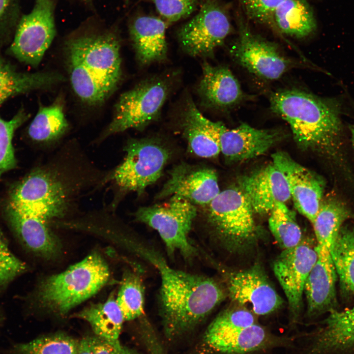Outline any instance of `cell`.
I'll use <instances>...</instances> for the list:
<instances>
[{
    "label": "cell",
    "mask_w": 354,
    "mask_h": 354,
    "mask_svg": "<svg viewBox=\"0 0 354 354\" xmlns=\"http://www.w3.org/2000/svg\"><path fill=\"white\" fill-rule=\"evenodd\" d=\"M130 244L159 271L161 316L168 338H175L192 330L224 299L222 289L213 279L173 268L152 249Z\"/></svg>",
    "instance_id": "6da1fadb"
},
{
    "label": "cell",
    "mask_w": 354,
    "mask_h": 354,
    "mask_svg": "<svg viewBox=\"0 0 354 354\" xmlns=\"http://www.w3.org/2000/svg\"><path fill=\"white\" fill-rule=\"evenodd\" d=\"M120 42L114 28L84 30L64 44L72 88L84 103L95 106L116 89L122 76Z\"/></svg>",
    "instance_id": "7a4b0ae2"
},
{
    "label": "cell",
    "mask_w": 354,
    "mask_h": 354,
    "mask_svg": "<svg viewBox=\"0 0 354 354\" xmlns=\"http://www.w3.org/2000/svg\"><path fill=\"white\" fill-rule=\"evenodd\" d=\"M270 104L272 111L288 123L302 149L329 152L338 143L342 124L340 106L335 99L290 89L273 93Z\"/></svg>",
    "instance_id": "3957f363"
},
{
    "label": "cell",
    "mask_w": 354,
    "mask_h": 354,
    "mask_svg": "<svg viewBox=\"0 0 354 354\" xmlns=\"http://www.w3.org/2000/svg\"><path fill=\"white\" fill-rule=\"evenodd\" d=\"M110 277L105 260L93 252L63 272L43 279L38 288V301L47 313L63 317L97 293Z\"/></svg>",
    "instance_id": "277c9868"
},
{
    "label": "cell",
    "mask_w": 354,
    "mask_h": 354,
    "mask_svg": "<svg viewBox=\"0 0 354 354\" xmlns=\"http://www.w3.org/2000/svg\"><path fill=\"white\" fill-rule=\"evenodd\" d=\"M205 207L207 224L228 250L239 252L256 242L258 230L254 211L239 186H231L220 191Z\"/></svg>",
    "instance_id": "5b68a950"
},
{
    "label": "cell",
    "mask_w": 354,
    "mask_h": 354,
    "mask_svg": "<svg viewBox=\"0 0 354 354\" xmlns=\"http://www.w3.org/2000/svg\"><path fill=\"white\" fill-rule=\"evenodd\" d=\"M123 150V161L102 180L115 185L118 196L130 192L142 195L161 177L172 154L169 147L155 138L130 139Z\"/></svg>",
    "instance_id": "8992f818"
},
{
    "label": "cell",
    "mask_w": 354,
    "mask_h": 354,
    "mask_svg": "<svg viewBox=\"0 0 354 354\" xmlns=\"http://www.w3.org/2000/svg\"><path fill=\"white\" fill-rule=\"evenodd\" d=\"M170 90L168 80L155 77L122 93L115 105L113 119L100 140L129 129H144L158 118Z\"/></svg>",
    "instance_id": "52a82bcc"
},
{
    "label": "cell",
    "mask_w": 354,
    "mask_h": 354,
    "mask_svg": "<svg viewBox=\"0 0 354 354\" xmlns=\"http://www.w3.org/2000/svg\"><path fill=\"white\" fill-rule=\"evenodd\" d=\"M197 214L196 205L173 196L165 202L139 208L134 216L158 233L169 253L179 252L189 258L195 253L188 235Z\"/></svg>",
    "instance_id": "ba28073f"
},
{
    "label": "cell",
    "mask_w": 354,
    "mask_h": 354,
    "mask_svg": "<svg viewBox=\"0 0 354 354\" xmlns=\"http://www.w3.org/2000/svg\"><path fill=\"white\" fill-rule=\"evenodd\" d=\"M57 2L35 0L31 10L22 14L7 47L9 55L33 67L39 65L56 36Z\"/></svg>",
    "instance_id": "9c48e42d"
},
{
    "label": "cell",
    "mask_w": 354,
    "mask_h": 354,
    "mask_svg": "<svg viewBox=\"0 0 354 354\" xmlns=\"http://www.w3.org/2000/svg\"><path fill=\"white\" fill-rule=\"evenodd\" d=\"M230 31L224 9L216 0H207L197 14L179 29L177 38L188 55L207 57L224 43Z\"/></svg>",
    "instance_id": "30bf717a"
},
{
    "label": "cell",
    "mask_w": 354,
    "mask_h": 354,
    "mask_svg": "<svg viewBox=\"0 0 354 354\" xmlns=\"http://www.w3.org/2000/svg\"><path fill=\"white\" fill-rule=\"evenodd\" d=\"M7 209L13 228L30 250L46 259L59 256L61 244L50 228L51 219L44 210L13 195Z\"/></svg>",
    "instance_id": "8fae6325"
},
{
    "label": "cell",
    "mask_w": 354,
    "mask_h": 354,
    "mask_svg": "<svg viewBox=\"0 0 354 354\" xmlns=\"http://www.w3.org/2000/svg\"><path fill=\"white\" fill-rule=\"evenodd\" d=\"M231 53L249 72L267 80L280 78L291 67V60L282 54L275 43L252 32L241 19L238 37Z\"/></svg>",
    "instance_id": "7c38bea8"
},
{
    "label": "cell",
    "mask_w": 354,
    "mask_h": 354,
    "mask_svg": "<svg viewBox=\"0 0 354 354\" xmlns=\"http://www.w3.org/2000/svg\"><path fill=\"white\" fill-rule=\"evenodd\" d=\"M317 257L316 245L310 239L303 238L296 246L283 250L273 264L275 276L288 299L294 321L299 316L305 284Z\"/></svg>",
    "instance_id": "4fadbf2b"
},
{
    "label": "cell",
    "mask_w": 354,
    "mask_h": 354,
    "mask_svg": "<svg viewBox=\"0 0 354 354\" xmlns=\"http://www.w3.org/2000/svg\"><path fill=\"white\" fill-rule=\"evenodd\" d=\"M169 177L157 194V199L177 196L195 205L205 206L219 193L216 172L207 166L186 163L175 166Z\"/></svg>",
    "instance_id": "5bb4252c"
},
{
    "label": "cell",
    "mask_w": 354,
    "mask_h": 354,
    "mask_svg": "<svg viewBox=\"0 0 354 354\" xmlns=\"http://www.w3.org/2000/svg\"><path fill=\"white\" fill-rule=\"evenodd\" d=\"M272 158L287 181L295 208L312 223L323 202V178L284 152H276Z\"/></svg>",
    "instance_id": "9a60e30c"
},
{
    "label": "cell",
    "mask_w": 354,
    "mask_h": 354,
    "mask_svg": "<svg viewBox=\"0 0 354 354\" xmlns=\"http://www.w3.org/2000/svg\"><path fill=\"white\" fill-rule=\"evenodd\" d=\"M206 120L217 137L221 153L229 161H242L258 157L281 138L278 130L257 129L246 123L229 129L220 121L207 118Z\"/></svg>",
    "instance_id": "2e32d148"
},
{
    "label": "cell",
    "mask_w": 354,
    "mask_h": 354,
    "mask_svg": "<svg viewBox=\"0 0 354 354\" xmlns=\"http://www.w3.org/2000/svg\"><path fill=\"white\" fill-rule=\"evenodd\" d=\"M231 298L239 305H248L257 315H265L278 309L283 300L258 266L231 273L228 279Z\"/></svg>",
    "instance_id": "e0dca14e"
},
{
    "label": "cell",
    "mask_w": 354,
    "mask_h": 354,
    "mask_svg": "<svg viewBox=\"0 0 354 354\" xmlns=\"http://www.w3.org/2000/svg\"><path fill=\"white\" fill-rule=\"evenodd\" d=\"M238 186L259 214L270 212L277 203L291 198L284 175L273 163L242 177Z\"/></svg>",
    "instance_id": "ac0fdd59"
},
{
    "label": "cell",
    "mask_w": 354,
    "mask_h": 354,
    "mask_svg": "<svg viewBox=\"0 0 354 354\" xmlns=\"http://www.w3.org/2000/svg\"><path fill=\"white\" fill-rule=\"evenodd\" d=\"M204 339L210 349L223 354H252L283 346L289 340L271 333L257 323L226 332L205 334Z\"/></svg>",
    "instance_id": "d6986e66"
},
{
    "label": "cell",
    "mask_w": 354,
    "mask_h": 354,
    "mask_svg": "<svg viewBox=\"0 0 354 354\" xmlns=\"http://www.w3.org/2000/svg\"><path fill=\"white\" fill-rule=\"evenodd\" d=\"M197 92L203 103L209 108L225 109L235 106L243 97L239 83L225 66L202 64V76Z\"/></svg>",
    "instance_id": "ffe728a7"
},
{
    "label": "cell",
    "mask_w": 354,
    "mask_h": 354,
    "mask_svg": "<svg viewBox=\"0 0 354 354\" xmlns=\"http://www.w3.org/2000/svg\"><path fill=\"white\" fill-rule=\"evenodd\" d=\"M166 23L152 16L134 17L129 24V32L136 55L143 65L161 62L166 58Z\"/></svg>",
    "instance_id": "44dd1931"
},
{
    "label": "cell",
    "mask_w": 354,
    "mask_h": 354,
    "mask_svg": "<svg viewBox=\"0 0 354 354\" xmlns=\"http://www.w3.org/2000/svg\"><path fill=\"white\" fill-rule=\"evenodd\" d=\"M318 257L306 280L304 292L308 314L318 315L330 308L335 297L337 273L330 252L316 244Z\"/></svg>",
    "instance_id": "7402d4cb"
},
{
    "label": "cell",
    "mask_w": 354,
    "mask_h": 354,
    "mask_svg": "<svg viewBox=\"0 0 354 354\" xmlns=\"http://www.w3.org/2000/svg\"><path fill=\"white\" fill-rule=\"evenodd\" d=\"M309 354H335L354 351V306L333 311L307 348Z\"/></svg>",
    "instance_id": "603a6c76"
},
{
    "label": "cell",
    "mask_w": 354,
    "mask_h": 354,
    "mask_svg": "<svg viewBox=\"0 0 354 354\" xmlns=\"http://www.w3.org/2000/svg\"><path fill=\"white\" fill-rule=\"evenodd\" d=\"M65 79L55 72L20 71L0 56V106L11 97L48 88L63 82Z\"/></svg>",
    "instance_id": "cb8c5ba5"
},
{
    "label": "cell",
    "mask_w": 354,
    "mask_h": 354,
    "mask_svg": "<svg viewBox=\"0 0 354 354\" xmlns=\"http://www.w3.org/2000/svg\"><path fill=\"white\" fill-rule=\"evenodd\" d=\"M205 119L193 101L188 99L182 112L181 126L189 148L199 157H216L221 152L219 141Z\"/></svg>",
    "instance_id": "d4e9b609"
},
{
    "label": "cell",
    "mask_w": 354,
    "mask_h": 354,
    "mask_svg": "<svg viewBox=\"0 0 354 354\" xmlns=\"http://www.w3.org/2000/svg\"><path fill=\"white\" fill-rule=\"evenodd\" d=\"M273 21L280 32L297 38L309 35L317 28L313 10L306 0H283L274 11Z\"/></svg>",
    "instance_id": "484cf974"
},
{
    "label": "cell",
    "mask_w": 354,
    "mask_h": 354,
    "mask_svg": "<svg viewBox=\"0 0 354 354\" xmlns=\"http://www.w3.org/2000/svg\"><path fill=\"white\" fill-rule=\"evenodd\" d=\"M73 317L88 322L94 334L112 342L119 341L125 320L113 295L103 302L90 304Z\"/></svg>",
    "instance_id": "4316f807"
},
{
    "label": "cell",
    "mask_w": 354,
    "mask_h": 354,
    "mask_svg": "<svg viewBox=\"0 0 354 354\" xmlns=\"http://www.w3.org/2000/svg\"><path fill=\"white\" fill-rule=\"evenodd\" d=\"M68 127L62 104L58 102L49 106H39L29 126L28 134L34 141L50 143L59 140Z\"/></svg>",
    "instance_id": "83f0119b"
},
{
    "label": "cell",
    "mask_w": 354,
    "mask_h": 354,
    "mask_svg": "<svg viewBox=\"0 0 354 354\" xmlns=\"http://www.w3.org/2000/svg\"><path fill=\"white\" fill-rule=\"evenodd\" d=\"M349 216L348 209L341 202L335 199L322 202L312 223L317 245L330 252L342 224Z\"/></svg>",
    "instance_id": "f1b7e54d"
},
{
    "label": "cell",
    "mask_w": 354,
    "mask_h": 354,
    "mask_svg": "<svg viewBox=\"0 0 354 354\" xmlns=\"http://www.w3.org/2000/svg\"><path fill=\"white\" fill-rule=\"evenodd\" d=\"M330 254L341 287L354 295V229L342 226Z\"/></svg>",
    "instance_id": "f546056e"
},
{
    "label": "cell",
    "mask_w": 354,
    "mask_h": 354,
    "mask_svg": "<svg viewBox=\"0 0 354 354\" xmlns=\"http://www.w3.org/2000/svg\"><path fill=\"white\" fill-rule=\"evenodd\" d=\"M269 229L280 246L284 249L298 245L303 239L295 212L284 203H278L270 212Z\"/></svg>",
    "instance_id": "4dcf8cb0"
},
{
    "label": "cell",
    "mask_w": 354,
    "mask_h": 354,
    "mask_svg": "<svg viewBox=\"0 0 354 354\" xmlns=\"http://www.w3.org/2000/svg\"><path fill=\"white\" fill-rule=\"evenodd\" d=\"M78 344L79 340L71 336L57 332L17 344L10 354H77Z\"/></svg>",
    "instance_id": "1f68e13d"
},
{
    "label": "cell",
    "mask_w": 354,
    "mask_h": 354,
    "mask_svg": "<svg viewBox=\"0 0 354 354\" xmlns=\"http://www.w3.org/2000/svg\"><path fill=\"white\" fill-rule=\"evenodd\" d=\"M116 299L125 321L141 316L144 308V290L139 277L132 272H125Z\"/></svg>",
    "instance_id": "d6a6232c"
},
{
    "label": "cell",
    "mask_w": 354,
    "mask_h": 354,
    "mask_svg": "<svg viewBox=\"0 0 354 354\" xmlns=\"http://www.w3.org/2000/svg\"><path fill=\"white\" fill-rule=\"evenodd\" d=\"M23 109L11 118L5 119L0 115V178L15 165L12 141L16 130L29 118Z\"/></svg>",
    "instance_id": "836d02e7"
},
{
    "label": "cell",
    "mask_w": 354,
    "mask_h": 354,
    "mask_svg": "<svg viewBox=\"0 0 354 354\" xmlns=\"http://www.w3.org/2000/svg\"><path fill=\"white\" fill-rule=\"evenodd\" d=\"M253 314L245 307L227 309L214 319L205 334L221 333L251 326L257 323Z\"/></svg>",
    "instance_id": "e575fe53"
},
{
    "label": "cell",
    "mask_w": 354,
    "mask_h": 354,
    "mask_svg": "<svg viewBox=\"0 0 354 354\" xmlns=\"http://www.w3.org/2000/svg\"><path fill=\"white\" fill-rule=\"evenodd\" d=\"M22 14L21 0H0V50L10 43Z\"/></svg>",
    "instance_id": "d590c367"
},
{
    "label": "cell",
    "mask_w": 354,
    "mask_h": 354,
    "mask_svg": "<svg viewBox=\"0 0 354 354\" xmlns=\"http://www.w3.org/2000/svg\"><path fill=\"white\" fill-rule=\"evenodd\" d=\"M159 14L169 23H174L191 15L196 9L197 0H148Z\"/></svg>",
    "instance_id": "8d00e7d4"
},
{
    "label": "cell",
    "mask_w": 354,
    "mask_h": 354,
    "mask_svg": "<svg viewBox=\"0 0 354 354\" xmlns=\"http://www.w3.org/2000/svg\"><path fill=\"white\" fill-rule=\"evenodd\" d=\"M238 0L247 18L260 24L274 26V11L283 0Z\"/></svg>",
    "instance_id": "74e56055"
},
{
    "label": "cell",
    "mask_w": 354,
    "mask_h": 354,
    "mask_svg": "<svg viewBox=\"0 0 354 354\" xmlns=\"http://www.w3.org/2000/svg\"><path fill=\"white\" fill-rule=\"evenodd\" d=\"M26 268V265L11 252L0 232V286L11 281Z\"/></svg>",
    "instance_id": "f35d334b"
},
{
    "label": "cell",
    "mask_w": 354,
    "mask_h": 354,
    "mask_svg": "<svg viewBox=\"0 0 354 354\" xmlns=\"http://www.w3.org/2000/svg\"><path fill=\"white\" fill-rule=\"evenodd\" d=\"M125 347L119 341L112 342L94 334L79 340L77 354H119Z\"/></svg>",
    "instance_id": "ab89813d"
},
{
    "label": "cell",
    "mask_w": 354,
    "mask_h": 354,
    "mask_svg": "<svg viewBox=\"0 0 354 354\" xmlns=\"http://www.w3.org/2000/svg\"><path fill=\"white\" fill-rule=\"evenodd\" d=\"M141 335L150 354H166L156 334L149 326H144L142 328Z\"/></svg>",
    "instance_id": "60d3db41"
},
{
    "label": "cell",
    "mask_w": 354,
    "mask_h": 354,
    "mask_svg": "<svg viewBox=\"0 0 354 354\" xmlns=\"http://www.w3.org/2000/svg\"><path fill=\"white\" fill-rule=\"evenodd\" d=\"M119 354H140L135 350L125 347Z\"/></svg>",
    "instance_id": "b9f144b4"
},
{
    "label": "cell",
    "mask_w": 354,
    "mask_h": 354,
    "mask_svg": "<svg viewBox=\"0 0 354 354\" xmlns=\"http://www.w3.org/2000/svg\"><path fill=\"white\" fill-rule=\"evenodd\" d=\"M350 131L351 133V141L353 146V148L354 150V124H352L350 126Z\"/></svg>",
    "instance_id": "7bdbcfd3"
},
{
    "label": "cell",
    "mask_w": 354,
    "mask_h": 354,
    "mask_svg": "<svg viewBox=\"0 0 354 354\" xmlns=\"http://www.w3.org/2000/svg\"><path fill=\"white\" fill-rule=\"evenodd\" d=\"M79 1L86 5L90 6L92 4L94 0H79Z\"/></svg>",
    "instance_id": "ee69618b"
}]
</instances>
